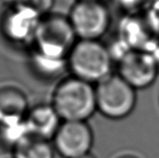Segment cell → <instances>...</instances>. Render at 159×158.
I'll use <instances>...</instances> for the list:
<instances>
[{
    "instance_id": "cell-1",
    "label": "cell",
    "mask_w": 159,
    "mask_h": 158,
    "mask_svg": "<svg viewBox=\"0 0 159 158\" xmlns=\"http://www.w3.org/2000/svg\"><path fill=\"white\" fill-rule=\"evenodd\" d=\"M51 105L62 121H88L97 111L95 85L68 76L55 87Z\"/></svg>"
},
{
    "instance_id": "cell-2",
    "label": "cell",
    "mask_w": 159,
    "mask_h": 158,
    "mask_svg": "<svg viewBox=\"0 0 159 158\" xmlns=\"http://www.w3.org/2000/svg\"><path fill=\"white\" fill-rule=\"evenodd\" d=\"M113 63L108 46L100 40L78 39L67 58L71 75L93 85L113 74Z\"/></svg>"
},
{
    "instance_id": "cell-3",
    "label": "cell",
    "mask_w": 159,
    "mask_h": 158,
    "mask_svg": "<svg viewBox=\"0 0 159 158\" xmlns=\"http://www.w3.org/2000/svg\"><path fill=\"white\" fill-rule=\"evenodd\" d=\"M77 40L68 16L51 12L42 17L32 47L48 56L67 59Z\"/></svg>"
},
{
    "instance_id": "cell-4",
    "label": "cell",
    "mask_w": 159,
    "mask_h": 158,
    "mask_svg": "<svg viewBox=\"0 0 159 158\" xmlns=\"http://www.w3.org/2000/svg\"><path fill=\"white\" fill-rule=\"evenodd\" d=\"M97 111L111 120L128 117L135 109L136 89L118 74H112L95 85Z\"/></svg>"
},
{
    "instance_id": "cell-5",
    "label": "cell",
    "mask_w": 159,
    "mask_h": 158,
    "mask_svg": "<svg viewBox=\"0 0 159 158\" xmlns=\"http://www.w3.org/2000/svg\"><path fill=\"white\" fill-rule=\"evenodd\" d=\"M69 20L77 39L100 40L110 28L111 14L102 1H75Z\"/></svg>"
},
{
    "instance_id": "cell-6",
    "label": "cell",
    "mask_w": 159,
    "mask_h": 158,
    "mask_svg": "<svg viewBox=\"0 0 159 158\" xmlns=\"http://www.w3.org/2000/svg\"><path fill=\"white\" fill-rule=\"evenodd\" d=\"M42 17L28 8L8 5L0 20L3 37L18 47H33Z\"/></svg>"
},
{
    "instance_id": "cell-7",
    "label": "cell",
    "mask_w": 159,
    "mask_h": 158,
    "mask_svg": "<svg viewBox=\"0 0 159 158\" xmlns=\"http://www.w3.org/2000/svg\"><path fill=\"white\" fill-rule=\"evenodd\" d=\"M52 142L61 156L77 158L90 154L94 135L86 121H62Z\"/></svg>"
},
{
    "instance_id": "cell-8",
    "label": "cell",
    "mask_w": 159,
    "mask_h": 158,
    "mask_svg": "<svg viewBox=\"0 0 159 158\" xmlns=\"http://www.w3.org/2000/svg\"><path fill=\"white\" fill-rule=\"evenodd\" d=\"M159 73V62L145 50H130L118 62V74L136 90L149 88Z\"/></svg>"
},
{
    "instance_id": "cell-9",
    "label": "cell",
    "mask_w": 159,
    "mask_h": 158,
    "mask_svg": "<svg viewBox=\"0 0 159 158\" xmlns=\"http://www.w3.org/2000/svg\"><path fill=\"white\" fill-rule=\"evenodd\" d=\"M25 122L31 136L52 141L62 120L51 103H41L29 109Z\"/></svg>"
},
{
    "instance_id": "cell-10",
    "label": "cell",
    "mask_w": 159,
    "mask_h": 158,
    "mask_svg": "<svg viewBox=\"0 0 159 158\" xmlns=\"http://www.w3.org/2000/svg\"><path fill=\"white\" fill-rule=\"evenodd\" d=\"M30 108L23 89L13 84L0 86V124L24 119Z\"/></svg>"
},
{
    "instance_id": "cell-11",
    "label": "cell",
    "mask_w": 159,
    "mask_h": 158,
    "mask_svg": "<svg viewBox=\"0 0 159 158\" xmlns=\"http://www.w3.org/2000/svg\"><path fill=\"white\" fill-rule=\"evenodd\" d=\"M29 64L32 71L36 75L47 80L58 78L68 69L67 59L48 56L33 47L29 56Z\"/></svg>"
},
{
    "instance_id": "cell-12",
    "label": "cell",
    "mask_w": 159,
    "mask_h": 158,
    "mask_svg": "<svg viewBox=\"0 0 159 158\" xmlns=\"http://www.w3.org/2000/svg\"><path fill=\"white\" fill-rule=\"evenodd\" d=\"M50 141L29 136L13 148L14 158H54Z\"/></svg>"
},
{
    "instance_id": "cell-13",
    "label": "cell",
    "mask_w": 159,
    "mask_h": 158,
    "mask_svg": "<svg viewBox=\"0 0 159 158\" xmlns=\"http://www.w3.org/2000/svg\"><path fill=\"white\" fill-rule=\"evenodd\" d=\"M29 136L31 135L28 130L25 118L0 124V141L5 145L10 146L12 150L17 144Z\"/></svg>"
},
{
    "instance_id": "cell-14",
    "label": "cell",
    "mask_w": 159,
    "mask_h": 158,
    "mask_svg": "<svg viewBox=\"0 0 159 158\" xmlns=\"http://www.w3.org/2000/svg\"><path fill=\"white\" fill-rule=\"evenodd\" d=\"M8 5H16L37 13L44 17L52 12L55 0H9Z\"/></svg>"
},
{
    "instance_id": "cell-15",
    "label": "cell",
    "mask_w": 159,
    "mask_h": 158,
    "mask_svg": "<svg viewBox=\"0 0 159 158\" xmlns=\"http://www.w3.org/2000/svg\"><path fill=\"white\" fill-rule=\"evenodd\" d=\"M152 0H116L118 7L128 15L145 13Z\"/></svg>"
},
{
    "instance_id": "cell-16",
    "label": "cell",
    "mask_w": 159,
    "mask_h": 158,
    "mask_svg": "<svg viewBox=\"0 0 159 158\" xmlns=\"http://www.w3.org/2000/svg\"><path fill=\"white\" fill-rule=\"evenodd\" d=\"M145 13L159 32V0H152Z\"/></svg>"
},
{
    "instance_id": "cell-17",
    "label": "cell",
    "mask_w": 159,
    "mask_h": 158,
    "mask_svg": "<svg viewBox=\"0 0 159 158\" xmlns=\"http://www.w3.org/2000/svg\"><path fill=\"white\" fill-rule=\"evenodd\" d=\"M77 158H96L94 156H92L91 154H89V155H86V156H80V157Z\"/></svg>"
},
{
    "instance_id": "cell-18",
    "label": "cell",
    "mask_w": 159,
    "mask_h": 158,
    "mask_svg": "<svg viewBox=\"0 0 159 158\" xmlns=\"http://www.w3.org/2000/svg\"><path fill=\"white\" fill-rule=\"evenodd\" d=\"M119 158H137V157L132 156H121V157H119Z\"/></svg>"
},
{
    "instance_id": "cell-19",
    "label": "cell",
    "mask_w": 159,
    "mask_h": 158,
    "mask_svg": "<svg viewBox=\"0 0 159 158\" xmlns=\"http://www.w3.org/2000/svg\"><path fill=\"white\" fill-rule=\"evenodd\" d=\"M75 1H101V0H75Z\"/></svg>"
}]
</instances>
